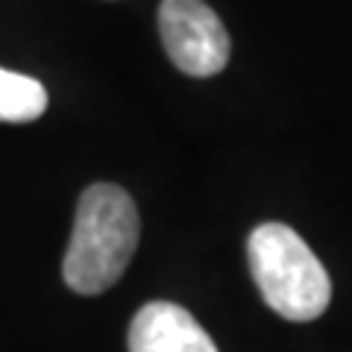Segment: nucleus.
Returning <instances> with one entry per match:
<instances>
[{"instance_id": "4", "label": "nucleus", "mask_w": 352, "mask_h": 352, "mask_svg": "<svg viewBox=\"0 0 352 352\" xmlns=\"http://www.w3.org/2000/svg\"><path fill=\"white\" fill-rule=\"evenodd\" d=\"M129 352H217V344L191 311L156 300L132 317Z\"/></svg>"}, {"instance_id": "1", "label": "nucleus", "mask_w": 352, "mask_h": 352, "mask_svg": "<svg viewBox=\"0 0 352 352\" xmlns=\"http://www.w3.org/2000/svg\"><path fill=\"white\" fill-rule=\"evenodd\" d=\"M138 232V208L120 185H88L76 203L71 244L62 261L68 288L85 296L109 291L135 256Z\"/></svg>"}, {"instance_id": "3", "label": "nucleus", "mask_w": 352, "mask_h": 352, "mask_svg": "<svg viewBox=\"0 0 352 352\" xmlns=\"http://www.w3.org/2000/svg\"><path fill=\"white\" fill-rule=\"evenodd\" d=\"M159 32L182 74L214 76L229 62V32L206 0H162Z\"/></svg>"}, {"instance_id": "5", "label": "nucleus", "mask_w": 352, "mask_h": 352, "mask_svg": "<svg viewBox=\"0 0 352 352\" xmlns=\"http://www.w3.org/2000/svg\"><path fill=\"white\" fill-rule=\"evenodd\" d=\"M47 109V91L38 80L0 68V120L3 124H30Z\"/></svg>"}, {"instance_id": "2", "label": "nucleus", "mask_w": 352, "mask_h": 352, "mask_svg": "<svg viewBox=\"0 0 352 352\" xmlns=\"http://www.w3.org/2000/svg\"><path fill=\"white\" fill-rule=\"evenodd\" d=\"M247 261L258 291L285 320H317L332 300V282L311 247L285 223H261L247 241Z\"/></svg>"}]
</instances>
